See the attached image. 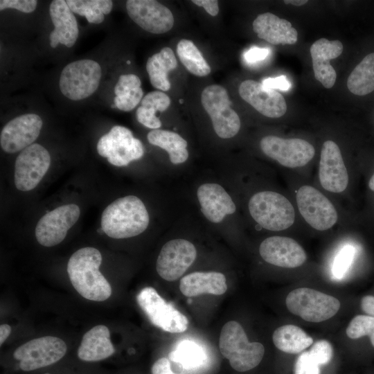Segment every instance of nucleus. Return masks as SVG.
Returning <instances> with one entry per match:
<instances>
[{
    "label": "nucleus",
    "instance_id": "f257e3e1",
    "mask_svg": "<svg viewBox=\"0 0 374 374\" xmlns=\"http://www.w3.org/2000/svg\"><path fill=\"white\" fill-rule=\"evenodd\" d=\"M100 252L94 247H83L70 257L67 273L75 290L84 299L103 301L112 294V287L99 271Z\"/></svg>",
    "mask_w": 374,
    "mask_h": 374
},
{
    "label": "nucleus",
    "instance_id": "f03ea898",
    "mask_svg": "<svg viewBox=\"0 0 374 374\" xmlns=\"http://www.w3.org/2000/svg\"><path fill=\"white\" fill-rule=\"evenodd\" d=\"M149 215L143 202L137 197L118 198L103 212L101 228L115 239L128 238L143 233L148 226Z\"/></svg>",
    "mask_w": 374,
    "mask_h": 374
},
{
    "label": "nucleus",
    "instance_id": "7ed1b4c3",
    "mask_svg": "<svg viewBox=\"0 0 374 374\" xmlns=\"http://www.w3.org/2000/svg\"><path fill=\"white\" fill-rule=\"evenodd\" d=\"M219 348L222 355L229 359L231 366L239 372L256 367L265 354L263 345L249 341L242 326L235 321H230L222 327Z\"/></svg>",
    "mask_w": 374,
    "mask_h": 374
},
{
    "label": "nucleus",
    "instance_id": "20e7f679",
    "mask_svg": "<svg viewBox=\"0 0 374 374\" xmlns=\"http://www.w3.org/2000/svg\"><path fill=\"white\" fill-rule=\"evenodd\" d=\"M248 208L255 222L267 230L283 231L294 222L292 204L285 196L276 192L255 193L249 201Z\"/></svg>",
    "mask_w": 374,
    "mask_h": 374
},
{
    "label": "nucleus",
    "instance_id": "39448f33",
    "mask_svg": "<svg viewBox=\"0 0 374 374\" xmlns=\"http://www.w3.org/2000/svg\"><path fill=\"white\" fill-rule=\"evenodd\" d=\"M201 103L220 138L230 139L238 133L240 119L231 107L228 91L224 87L216 84L206 87L201 94Z\"/></svg>",
    "mask_w": 374,
    "mask_h": 374
},
{
    "label": "nucleus",
    "instance_id": "423d86ee",
    "mask_svg": "<svg viewBox=\"0 0 374 374\" xmlns=\"http://www.w3.org/2000/svg\"><path fill=\"white\" fill-rule=\"evenodd\" d=\"M285 303L291 313L313 323L329 319L340 308V302L337 298L308 287L290 292Z\"/></svg>",
    "mask_w": 374,
    "mask_h": 374
},
{
    "label": "nucleus",
    "instance_id": "0eeeda50",
    "mask_svg": "<svg viewBox=\"0 0 374 374\" xmlns=\"http://www.w3.org/2000/svg\"><path fill=\"white\" fill-rule=\"evenodd\" d=\"M102 75L100 64L89 59L68 64L62 71L59 87L72 100L88 98L98 89Z\"/></svg>",
    "mask_w": 374,
    "mask_h": 374
},
{
    "label": "nucleus",
    "instance_id": "6e6552de",
    "mask_svg": "<svg viewBox=\"0 0 374 374\" xmlns=\"http://www.w3.org/2000/svg\"><path fill=\"white\" fill-rule=\"evenodd\" d=\"M97 151L112 165L118 167L140 159L144 154L141 141L133 136L130 130L121 125L114 126L107 134L100 138Z\"/></svg>",
    "mask_w": 374,
    "mask_h": 374
},
{
    "label": "nucleus",
    "instance_id": "1a4fd4ad",
    "mask_svg": "<svg viewBox=\"0 0 374 374\" xmlns=\"http://www.w3.org/2000/svg\"><path fill=\"white\" fill-rule=\"evenodd\" d=\"M136 301L156 327L172 333L183 332L187 330L188 321L186 317L167 303L153 287L142 289L136 296Z\"/></svg>",
    "mask_w": 374,
    "mask_h": 374
},
{
    "label": "nucleus",
    "instance_id": "9d476101",
    "mask_svg": "<svg viewBox=\"0 0 374 374\" xmlns=\"http://www.w3.org/2000/svg\"><path fill=\"white\" fill-rule=\"evenodd\" d=\"M65 342L57 337L45 336L33 339L19 346L13 357L19 361V367L30 371L52 365L66 353Z\"/></svg>",
    "mask_w": 374,
    "mask_h": 374
},
{
    "label": "nucleus",
    "instance_id": "9b49d317",
    "mask_svg": "<svg viewBox=\"0 0 374 374\" xmlns=\"http://www.w3.org/2000/svg\"><path fill=\"white\" fill-rule=\"evenodd\" d=\"M299 212L313 229L326 231L337 221V212L332 203L319 190L311 186H303L296 193Z\"/></svg>",
    "mask_w": 374,
    "mask_h": 374
},
{
    "label": "nucleus",
    "instance_id": "f8f14e48",
    "mask_svg": "<svg viewBox=\"0 0 374 374\" xmlns=\"http://www.w3.org/2000/svg\"><path fill=\"white\" fill-rule=\"evenodd\" d=\"M260 146L266 156L291 168L304 166L315 154L314 148L310 143L298 138L266 136L260 140Z\"/></svg>",
    "mask_w": 374,
    "mask_h": 374
},
{
    "label": "nucleus",
    "instance_id": "ddd939ff",
    "mask_svg": "<svg viewBox=\"0 0 374 374\" xmlns=\"http://www.w3.org/2000/svg\"><path fill=\"white\" fill-rule=\"evenodd\" d=\"M51 156L39 143H33L24 149L16 159L14 181L21 191L35 188L48 171Z\"/></svg>",
    "mask_w": 374,
    "mask_h": 374
},
{
    "label": "nucleus",
    "instance_id": "4468645a",
    "mask_svg": "<svg viewBox=\"0 0 374 374\" xmlns=\"http://www.w3.org/2000/svg\"><path fill=\"white\" fill-rule=\"evenodd\" d=\"M80 214L74 204L59 206L48 212L37 222L35 237L42 246L50 247L60 244L67 231L76 223Z\"/></svg>",
    "mask_w": 374,
    "mask_h": 374
},
{
    "label": "nucleus",
    "instance_id": "2eb2a0df",
    "mask_svg": "<svg viewBox=\"0 0 374 374\" xmlns=\"http://www.w3.org/2000/svg\"><path fill=\"white\" fill-rule=\"evenodd\" d=\"M197 256L194 244L184 239H174L162 247L158 256L156 269L164 280L173 281L181 276Z\"/></svg>",
    "mask_w": 374,
    "mask_h": 374
},
{
    "label": "nucleus",
    "instance_id": "dca6fc26",
    "mask_svg": "<svg viewBox=\"0 0 374 374\" xmlns=\"http://www.w3.org/2000/svg\"><path fill=\"white\" fill-rule=\"evenodd\" d=\"M129 17L143 30L153 34L170 30L175 23L171 10L154 0H128L125 3Z\"/></svg>",
    "mask_w": 374,
    "mask_h": 374
},
{
    "label": "nucleus",
    "instance_id": "f3484780",
    "mask_svg": "<svg viewBox=\"0 0 374 374\" xmlns=\"http://www.w3.org/2000/svg\"><path fill=\"white\" fill-rule=\"evenodd\" d=\"M42 118L35 114H27L10 121L0 135L1 148L8 153L23 150L37 139L42 127Z\"/></svg>",
    "mask_w": 374,
    "mask_h": 374
},
{
    "label": "nucleus",
    "instance_id": "a211bd4d",
    "mask_svg": "<svg viewBox=\"0 0 374 374\" xmlns=\"http://www.w3.org/2000/svg\"><path fill=\"white\" fill-rule=\"evenodd\" d=\"M319 178L326 190L339 193L348 184V175L338 145L331 140L322 145L319 161Z\"/></svg>",
    "mask_w": 374,
    "mask_h": 374
},
{
    "label": "nucleus",
    "instance_id": "6ab92c4d",
    "mask_svg": "<svg viewBox=\"0 0 374 374\" xmlns=\"http://www.w3.org/2000/svg\"><path fill=\"white\" fill-rule=\"evenodd\" d=\"M240 97L265 116L276 118L287 112V103L281 93L267 89L260 82L246 80L238 89Z\"/></svg>",
    "mask_w": 374,
    "mask_h": 374
},
{
    "label": "nucleus",
    "instance_id": "aec40b11",
    "mask_svg": "<svg viewBox=\"0 0 374 374\" xmlns=\"http://www.w3.org/2000/svg\"><path fill=\"white\" fill-rule=\"evenodd\" d=\"M259 253L265 262L285 268L298 267L307 258L305 251L296 240L283 236L265 239L260 244Z\"/></svg>",
    "mask_w": 374,
    "mask_h": 374
},
{
    "label": "nucleus",
    "instance_id": "412c9836",
    "mask_svg": "<svg viewBox=\"0 0 374 374\" xmlns=\"http://www.w3.org/2000/svg\"><path fill=\"white\" fill-rule=\"evenodd\" d=\"M339 40L330 41L326 38L316 40L310 48L315 78L326 88H332L337 79V73L330 63L343 52Z\"/></svg>",
    "mask_w": 374,
    "mask_h": 374
},
{
    "label": "nucleus",
    "instance_id": "4be33fe9",
    "mask_svg": "<svg viewBox=\"0 0 374 374\" xmlns=\"http://www.w3.org/2000/svg\"><path fill=\"white\" fill-rule=\"evenodd\" d=\"M201 211L213 223L221 222L226 215L235 213L236 206L231 196L220 184L206 183L197 190Z\"/></svg>",
    "mask_w": 374,
    "mask_h": 374
},
{
    "label": "nucleus",
    "instance_id": "5701e85b",
    "mask_svg": "<svg viewBox=\"0 0 374 374\" xmlns=\"http://www.w3.org/2000/svg\"><path fill=\"white\" fill-rule=\"evenodd\" d=\"M49 13L55 26L50 34V45L55 48L59 44L72 47L78 37L79 30L73 12L66 1L54 0L51 3Z\"/></svg>",
    "mask_w": 374,
    "mask_h": 374
},
{
    "label": "nucleus",
    "instance_id": "b1692460",
    "mask_svg": "<svg viewBox=\"0 0 374 374\" xmlns=\"http://www.w3.org/2000/svg\"><path fill=\"white\" fill-rule=\"evenodd\" d=\"M253 29L259 38L273 45L294 44L298 39V32L292 24L271 12L258 15Z\"/></svg>",
    "mask_w": 374,
    "mask_h": 374
},
{
    "label": "nucleus",
    "instance_id": "393cba45",
    "mask_svg": "<svg viewBox=\"0 0 374 374\" xmlns=\"http://www.w3.org/2000/svg\"><path fill=\"white\" fill-rule=\"evenodd\" d=\"M114 352L108 328L104 325H98L83 335L78 350V356L82 361L93 362L108 358Z\"/></svg>",
    "mask_w": 374,
    "mask_h": 374
},
{
    "label": "nucleus",
    "instance_id": "a878e982",
    "mask_svg": "<svg viewBox=\"0 0 374 374\" xmlns=\"http://www.w3.org/2000/svg\"><path fill=\"white\" fill-rule=\"evenodd\" d=\"M179 290L186 296H196L204 294L221 295L227 290L225 276L217 271H195L184 276L179 283Z\"/></svg>",
    "mask_w": 374,
    "mask_h": 374
},
{
    "label": "nucleus",
    "instance_id": "bb28decb",
    "mask_svg": "<svg viewBox=\"0 0 374 374\" xmlns=\"http://www.w3.org/2000/svg\"><path fill=\"white\" fill-rule=\"evenodd\" d=\"M177 66V61L174 51L170 47L161 50L148 58L146 70L151 84L156 89L167 91L171 88L168 73Z\"/></svg>",
    "mask_w": 374,
    "mask_h": 374
},
{
    "label": "nucleus",
    "instance_id": "cd10ccee",
    "mask_svg": "<svg viewBox=\"0 0 374 374\" xmlns=\"http://www.w3.org/2000/svg\"><path fill=\"white\" fill-rule=\"evenodd\" d=\"M147 139L149 143L166 150L173 164L185 162L188 158L187 141L179 134L166 130H153Z\"/></svg>",
    "mask_w": 374,
    "mask_h": 374
},
{
    "label": "nucleus",
    "instance_id": "c85d7f7f",
    "mask_svg": "<svg viewBox=\"0 0 374 374\" xmlns=\"http://www.w3.org/2000/svg\"><path fill=\"white\" fill-rule=\"evenodd\" d=\"M272 339L278 349L290 354L299 353L313 343V339L303 330L290 324L275 330Z\"/></svg>",
    "mask_w": 374,
    "mask_h": 374
},
{
    "label": "nucleus",
    "instance_id": "c756f323",
    "mask_svg": "<svg viewBox=\"0 0 374 374\" xmlns=\"http://www.w3.org/2000/svg\"><path fill=\"white\" fill-rule=\"evenodd\" d=\"M349 91L364 96L374 91V53L368 54L355 67L347 80Z\"/></svg>",
    "mask_w": 374,
    "mask_h": 374
},
{
    "label": "nucleus",
    "instance_id": "7c9ffc66",
    "mask_svg": "<svg viewBox=\"0 0 374 374\" xmlns=\"http://www.w3.org/2000/svg\"><path fill=\"white\" fill-rule=\"evenodd\" d=\"M169 359L184 369L194 370L203 366L208 357L203 348L190 340L179 342L168 355Z\"/></svg>",
    "mask_w": 374,
    "mask_h": 374
},
{
    "label": "nucleus",
    "instance_id": "2f4dec72",
    "mask_svg": "<svg viewBox=\"0 0 374 374\" xmlns=\"http://www.w3.org/2000/svg\"><path fill=\"white\" fill-rule=\"evenodd\" d=\"M177 53L182 64L193 75L204 77L210 74L211 66L193 41L181 39L177 45Z\"/></svg>",
    "mask_w": 374,
    "mask_h": 374
},
{
    "label": "nucleus",
    "instance_id": "473e14b6",
    "mask_svg": "<svg viewBox=\"0 0 374 374\" xmlns=\"http://www.w3.org/2000/svg\"><path fill=\"white\" fill-rule=\"evenodd\" d=\"M71 10L78 15L84 16L89 23L100 24L104 20V15H108L113 7L110 0H67Z\"/></svg>",
    "mask_w": 374,
    "mask_h": 374
},
{
    "label": "nucleus",
    "instance_id": "72a5a7b5",
    "mask_svg": "<svg viewBox=\"0 0 374 374\" xmlns=\"http://www.w3.org/2000/svg\"><path fill=\"white\" fill-rule=\"evenodd\" d=\"M347 336L352 339H357L364 336H368L374 347V317L357 315L349 323L346 330Z\"/></svg>",
    "mask_w": 374,
    "mask_h": 374
},
{
    "label": "nucleus",
    "instance_id": "f704fd0d",
    "mask_svg": "<svg viewBox=\"0 0 374 374\" xmlns=\"http://www.w3.org/2000/svg\"><path fill=\"white\" fill-rule=\"evenodd\" d=\"M355 255V248L346 245L335 258L332 265V274L336 278H341L349 269Z\"/></svg>",
    "mask_w": 374,
    "mask_h": 374
},
{
    "label": "nucleus",
    "instance_id": "c9c22d12",
    "mask_svg": "<svg viewBox=\"0 0 374 374\" xmlns=\"http://www.w3.org/2000/svg\"><path fill=\"white\" fill-rule=\"evenodd\" d=\"M143 91L141 87L134 89L121 96H116L114 103L118 109L130 112L134 109L141 102Z\"/></svg>",
    "mask_w": 374,
    "mask_h": 374
},
{
    "label": "nucleus",
    "instance_id": "e433bc0d",
    "mask_svg": "<svg viewBox=\"0 0 374 374\" xmlns=\"http://www.w3.org/2000/svg\"><path fill=\"white\" fill-rule=\"evenodd\" d=\"M170 97L163 91H153L146 94L141 102V106L153 107L157 112H163L170 105Z\"/></svg>",
    "mask_w": 374,
    "mask_h": 374
},
{
    "label": "nucleus",
    "instance_id": "4c0bfd02",
    "mask_svg": "<svg viewBox=\"0 0 374 374\" xmlns=\"http://www.w3.org/2000/svg\"><path fill=\"white\" fill-rule=\"evenodd\" d=\"M308 352L319 365L327 364L333 357L332 345L329 341L324 339L316 341Z\"/></svg>",
    "mask_w": 374,
    "mask_h": 374
},
{
    "label": "nucleus",
    "instance_id": "58836bf2",
    "mask_svg": "<svg viewBox=\"0 0 374 374\" xmlns=\"http://www.w3.org/2000/svg\"><path fill=\"white\" fill-rule=\"evenodd\" d=\"M319 366L309 352H303L296 361L294 374H320Z\"/></svg>",
    "mask_w": 374,
    "mask_h": 374
},
{
    "label": "nucleus",
    "instance_id": "ea45409f",
    "mask_svg": "<svg viewBox=\"0 0 374 374\" xmlns=\"http://www.w3.org/2000/svg\"><path fill=\"white\" fill-rule=\"evenodd\" d=\"M157 110L153 107L140 106L136 112L138 121L144 126L157 130L161 126V122L156 116Z\"/></svg>",
    "mask_w": 374,
    "mask_h": 374
},
{
    "label": "nucleus",
    "instance_id": "a19ab883",
    "mask_svg": "<svg viewBox=\"0 0 374 374\" xmlns=\"http://www.w3.org/2000/svg\"><path fill=\"white\" fill-rule=\"evenodd\" d=\"M141 81L140 78L134 74L121 75L114 87L116 96H121L129 91L141 87Z\"/></svg>",
    "mask_w": 374,
    "mask_h": 374
},
{
    "label": "nucleus",
    "instance_id": "79ce46f5",
    "mask_svg": "<svg viewBox=\"0 0 374 374\" xmlns=\"http://www.w3.org/2000/svg\"><path fill=\"white\" fill-rule=\"evenodd\" d=\"M37 4V1L35 0H1L0 10L12 8L22 12L30 13L35 10Z\"/></svg>",
    "mask_w": 374,
    "mask_h": 374
},
{
    "label": "nucleus",
    "instance_id": "37998d69",
    "mask_svg": "<svg viewBox=\"0 0 374 374\" xmlns=\"http://www.w3.org/2000/svg\"><path fill=\"white\" fill-rule=\"evenodd\" d=\"M269 53V48L253 46L244 53L243 57L247 63L256 64L267 58Z\"/></svg>",
    "mask_w": 374,
    "mask_h": 374
},
{
    "label": "nucleus",
    "instance_id": "c03bdc74",
    "mask_svg": "<svg viewBox=\"0 0 374 374\" xmlns=\"http://www.w3.org/2000/svg\"><path fill=\"white\" fill-rule=\"evenodd\" d=\"M267 89H280L287 91L291 87V83L285 75H280L275 78H267L261 82Z\"/></svg>",
    "mask_w": 374,
    "mask_h": 374
},
{
    "label": "nucleus",
    "instance_id": "a18cd8bd",
    "mask_svg": "<svg viewBox=\"0 0 374 374\" xmlns=\"http://www.w3.org/2000/svg\"><path fill=\"white\" fill-rule=\"evenodd\" d=\"M152 374H177L171 369V364L168 359L161 357L157 359L152 366Z\"/></svg>",
    "mask_w": 374,
    "mask_h": 374
},
{
    "label": "nucleus",
    "instance_id": "49530a36",
    "mask_svg": "<svg viewBox=\"0 0 374 374\" xmlns=\"http://www.w3.org/2000/svg\"><path fill=\"white\" fill-rule=\"evenodd\" d=\"M195 5L202 7L210 15L216 16L220 10L218 1L217 0H193Z\"/></svg>",
    "mask_w": 374,
    "mask_h": 374
},
{
    "label": "nucleus",
    "instance_id": "de8ad7c7",
    "mask_svg": "<svg viewBox=\"0 0 374 374\" xmlns=\"http://www.w3.org/2000/svg\"><path fill=\"white\" fill-rule=\"evenodd\" d=\"M361 308L364 312L374 317V296H364L361 300Z\"/></svg>",
    "mask_w": 374,
    "mask_h": 374
},
{
    "label": "nucleus",
    "instance_id": "09e8293b",
    "mask_svg": "<svg viewBox=\"0 0 374 374\" xmlns=\"http://www.w3.org/2000/svg\"><path fill=\"white\" fill-rule=\"evenodd\" d=\"M11 332V327L8 324H2L0 326V345L1 346Z\"/></svg>",
    "mask_w": 374,
    "mask_h": 374
},
{
    "label": "nucleus",
    "instance_id": "8fccbe9b",
    "mask_svg": "<svg viewBox=\"0 0 374 374\" xmlns=\"http://www.w3.org/2000/svg\"><path fill=\"white\" fill-rule=\"evenodd\" d=\"M283 2L286 4H292L296 6H301L305 4L308 1L307 0H285L283 1Z\"/></svg>",
    "mask_w": 374,
    "mask_h": 374
},
{
    "label": "nucleus",
    "instance_id": "3c124183",
    "mask_svg": "<svg viewBox=\"0 0 374 374\" xmlns=\"http://www.w3.org/2000/svg\"><path fill=\"white\" fill-rule=\"evenodd\" d=\"M368 186L371 190L374 191V174L372 175L369 180Z\"/></svg>",
    "mask_w": 374,
    "mask_h": 374
},
{
    "label": "nucleus",
    "instance_id": "603ef678",
    "mask_svg": "<svg viewBox=\"0 0 374 374\" xmlns=\"http://www.w3.org/2000/svg\"><path fill=\"white\" fill-rule=\"evenodd\" d=\"M127 64H130V61H127Z\"/></svg>",
    "mask_w": 374,
    "mask_h": 374
}]
</instances>
